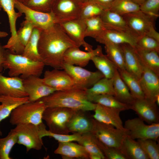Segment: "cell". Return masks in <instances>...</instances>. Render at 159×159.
<instances>
[{"label": "cell", "instance_id": "cell-1", "mask_svg": "<svg viewBox=\"0 0 159 159\" xmlns=\"http://www.w3.org/2000/svg\"><path fill=\"white\" fill-rule=\"evenodd\" d=\"M74 47L78 46L68 37L60 25L56 23L49 28L42 30L38 50L41 61L45 65L61 69H63L64 53L68 49Z\"/></svg>", "mask_w": 159, "mask_h": 159}, {"label": "cell", "instance_id": "cell-2", "mask_svg": "<svg viewBox=\"0 0 159 159\" xmlns=\"http://www.w3.org/2000/svg\"><path fill=\"white\" fill-rule=\"evenodd\" d=\"M86 90L76 88L65 90H57L40 100L47 107H62L76 110L94 111L96 104L87 99Z\"/></svg>", "mask_w": 159, "mask_h": 159}, {"label": "cell", "instance_id": "cell-3", "mask_svg": "<svg viewBox=\"0 0 159 159\" xmlns=\"http://www.w3.org/2000/svg\"><path fill=\"white\" fill-rule=\"evenodd\" d=\"M44 64L42 61H35L22 54L10 53L6 49L4 69L9 70V77H19L22 79L34 75L40 77L42 74Z\"/></svg>", "mask_w": 159, "mask_h": 159}, {"label": "cell", "instance_id": "cell-4", "mask_svg": "<svg viewBox=\"0 0 159 159\" xmlns=\"http://www.w3.org/2000/svg\"><path fill=\"white\" fill-rule=\"evenodd\" d=\"M44 103L39 100L20 105L11 112L10 123L13 125L32 123L36 125L42 122V115L46 108Z\"/></svg>", "mask_w": 159, "mask_h": 159}, {"label": "cell", "instance_id": "cell-5", "mask_svg": "<svg viewBox=\"0 0 159 159\" xmlns=\"http://www.w3.org/2000/svg\"><path fill=\"white\" fill-rule=\"evenodd\" d=\"M76 111L64 107H47L43 113L42 118L48 127V130L51 132L68 134V125Z\"/></svg>", "mask_w": 159, "mask_h": 159}, {"label": "cell", "instance_id": "cell-6", "mask_svg": "<svg viewBox=\"0 0 159 159\" xmlns=\"http://www.w3.org/2000/svg\"><path fill=\"white\" fill-rule=\"evenodd\" d=\"M92 122L91 133L105 145L119 150L124 138L127 135L126 131L98 121L93 117Z\"/></svg>", "mask_w": 159, "mask_h": 159}, {"label": "cell", "instance_id": "cell-7", "mask_svg": "<svg viewBox=\"0 0 159 159\" xmlns=\"http://www.w3.org/2000/svg\"><path fill=\"white\" fill-rule=\"evenodd\" d=\"M40 124H20L13 129L17 135V143L25 146L27 152L32 149L39 150L42 148L43 143L40 133Z\"/></svg>", "mask_w": 159, "mask_h": 159}, {"label": "cell", "instance_id": "cell-8", "mask_svg": "<svg viewBox=\"0 0 159 159\" xmlns=\"http://www.w3.org/2000/svg\"><path fill=\"white\" fill-rule=\"evenodd\" d=\"M124 127L127 135L135 140L152 139L155 140L159 137V123L146 125L139 117L128 119Z\"/></svg>", "mask_w": 159, "mask_h": 159}, {"label": "cell", "instance_id": "cell-9", "mask_svg": "<svg viewBox=\"0 0 159 159\" xmlns=\"http://www.w3.org/2000/svg\"><path fill=\"white\" fill-rule=\"evenodd\" d=\"M63 69L71 77L75 85L78 88L87 89L104 77L99 71L91 72L82 67L64 62Z\"/></svg>", "mask_w": 159, "mask_h": 159}, {"label": "cell", "instance_id": "cell-10", "mask_svg": "<svg viewBox=\"0 0 159 159\" xmlns=\"http://www.w3.org/2000/svg\"><path fill=\"white\" fill-rule=\"evenodd\" d=\"M105 29L95 39L97 42L104 44L111 43L120 44H127L135 47L140 36L129 29L105 27Z\"/></svg>", "mask_w": 159, "mask_h": 159}, {"label": "cell", "instance_id": "cell-11", "mask_svg": "<svg viewBox=\"0 0 159 159\" xmlns=\"http://www.w3.org/2000/svg\"><path fill=\"white\" fill-rule=\"evenodd\" d=\"M14 6L18 12L25 15V20L31 23L34 27L44 30L57 23L52 12L45 13L36 11L16 0Z\"/></svg>", "mask_w": 159, "mask_h": 159}, {"label": "cell", "instance_id": "cell-12", "mask_svg": "<svg viewBox=\"0 0 159 159\" xmlns=\"http://www.w3.org/2000/svg\"><path fill=\"white\" fill-rule=\"evenodd\" d=\"M83 3L79 0H56L52 12L57 23L77 19L80 18Z\"/></svg>", "mask_w": 159, "mask_h": 159}, {"label": "cell", "instance_id": "cell-13", "mask_svg": "<svg viewBox=\"0 0 159 159\" xmlns=\"http://www.w3.org/2000/svg\"><path fill=\"white\" fill-rule=\"evenodd\" d=\"M121 15L128 27L140 37L146 35L151 28L155 27L156 19L140 10Z\"/></svg>", "mask_w": 159, "mask_h": 159}, {"label": "cell", "instance_id": "cell-14", "mask_svg": "<svg viewBox=\"0 0 159 159\" xmlns=\"http://www.w3.org/2000/svg\"><path fill=\"white\" fill-rule=\"evenodd\" d=\"M22 82L30 102L36 101L57 91L46 84L39 77L30 76L22 79Z\"/></svg>", "mask_w": 159, "mask_h": 159}, {"label": "cell", "instance_id": "cell-15", "mask_svg": "<svg viewBox=\"0 0 159 159\" xmlns=\"http://www.w3.org/2000/svg\"><path fill=\"white\" fill-rule=\"evenodd\" d=\"M68 37L79 47L82 46L87 51L93 50L92 46L85 40V21L80 18L58 23Z\"/></svg>", "mask_w": 159, "mask_h": 159}, {"label": "cell", "instance_id": "cell-16", "mask_svg": "<svg viewBox=\"0 0 159 159\" xmlns=\"http://www.w3.org/2000/svg\"><path fill=\"white\" fill-rule=\"evenodd\" d=\"M131 107L139 118L148 124L159 123V109L156 102L145 98L135 99Z\"/></svg>", "mask_w": 159, "mask_h": 159}, {"label": "cell", "instance_id": "cell-17", "mask_svg": "<svg viewBox=\"0 0 159 159\" xmlns=\"http://www.w3.org/2000/svg\"><path fill=\"white\" fill-rule=\"evenodd\" d=\"M143 73L139 82L145 98L156 102L159 95V76L142 64Z\"/></svg>", "mask_w": 159, "mask_h": 159}, {"label": "cell", "instance_id": "cell-18", "mask_svg": "<svg viewBox=\"0 0 159 159\" xmlns=\"http://www.w3.org/2000/svg\"><path fill=\"white\" fill-rule=\"evenodd\" d=\"M59 70L54 69L46 71L43 78L45 83L57 90H65L77 88L69 74L64 70Z\"/></svg>", "mask_w": 159, "mask_h": 159}, {"label": "cell", "instance_id": "cell-19", "mask_svg": "<svg viewBox=\"0 0 159 159\" xmlns=\"http://www.w3.org/2000/svg\"><path fill=\"white\" fill-rule=\"evenodd\" d=\"M79 47H74L68 49L64 54V62L83 67L87 65L93 57L103 54L100 45H98L95 49L87 52L81 50Z\"/></svg>", "mask_w": 159, "mask_h": 159}, {"label": "cell", "instance_id": "cell-20", "mask_svg": "<svg viewBox=\"0 0 159 159\" xmlns=\"http://www.w3.org/2000/svg\"><path fill=\"white\" fill-rule=\"evenodd\" d=\"M3 95L17 98L28 97L23 87L22 79L19 77H5L0 73V96Z\"/></svg>", "mask_w": 159, "mask_h": 159}, {"label": "cell", "instance_id": "cell-21", "mask_svg": "<svg viewBox=\"0 0 159 159\" xmlns=\"http://www.w3.org/2000/svg\"><path fill=\"white\" fill-rule=\"evenodd\" d=\"M93 117L97 121L113 125L115 127L126 131L120 116V110L96 104Z\"/></svg>", "mask_w": 159, "mask_h": 159}, {"label": "cell", "instance_id": "cell-22", "mask_svg": "<svg viewBox=\"0 0 159 159\" xmlns=\"http://www.w3.org/2000/svg\"><path fill=\"white\" fill-rule=\"evenodd\" d=\"M120 45L124 54L125 70L139 79L143 73V66L134 47L127 44Z\"/></svg>", "mask_w": 159, "mask_h": 159}, {"label": "cell", "instance_id": "cell-23", "mask_svg": "<svg viewBox=\"0 0 159 159\" xmlns=\"http://www.w3.org/2000/svg\"><path fill=\"white\" fill-rule=\"evenodd\" d=\"M54 153L61 156L63 159H89V154L85 148L80 144L72 142H58Z\"/></svg>", "mask_w": 159, "mask_h": 159}, {"label": "cell", "instance_id": "cell-24", "mask_svg": "<svg viewBox=\"0 0 159 159\" xmlns=\"http://www.w3.org/2000/svg\"><path fill=\"white\" fill-rule=\"evenodd\" d=\"M16 0H0L2 8L6 13L9 19L11 37L7 43L3 46L6 49H9L15 42L16 39V23L18 18L22 14L15 10V4Z\"/></svg>", "mask_w": 159, "mask_h": 159}, {"label": "cell", "instance_id": "cell-25", "mask_svg": "<svg viewBox=\"0 0 159 159\" xmlns=\"http://www.w3.org/2000/svg\"><path fill=\"white\" fill-rule=\"evenodd\" d=\"M85 112L76 111L68 125L69 133L82 135L91 132L93 126L92 118L88 116Z\"/></svg>", "mask_w": 159, "mask_h": 159}, {"label": "cell", "instance_id": "cell-26", "mask_svg": "<svg viewBox=\"0 0 159 159\" xmlns=\"http://www.w3.org/2000/svg\"><path fill=\"white\" fill-rule=\"evenodd\" d=\"M34 27L30 22L24 20L16 33V40L8 50L12 54H22L29 39Z\"/></svg>", "mask_w": 159, "mask_h": 159}, {"label": "cell", "instance_id": "cell-27", "mask_svg": "<svg viewBox=\"0 0 159 159\" xmlns=\"http://www.w3.org/2000/svg\"><path fill=\"white\" fill-rule=\"evenodd\" d=\"M119 150L126 159H149L138 142L127 135Z\"/></svg>", "mask_w": 159, "mask_h": 159}, {"label": "cell", "instance_id": "cell-28", "mask_svg": "<svg viewBox=\"0 0 159 159\" xmlns=\"http://www.w3.org/2000/svg\"><path fill=\"white\" fill-rule=\"evenodd\" d=\"M112 78L114 96L120 102L131 105L135 99L121 78L117 69Z\"/></svg>", "mask_w": 159, "mask_h": 159}, {"label": "cell", "instance_id": "cell-29", "mask_svg": "<svg viewBox=\"0 0 159 159\" xmlns=\"http://www.w3.org/2000/svg\"><path fill=\"white\" fill-rule=\"evenodd\" d=\"M28 97L17 98L9 96H0V123L9 116L14 109L22 104L29 102ZM2 132L0 130V136Z\"/></svg>", "mask_w": 159, "mask_h": 159}, {"label": "cell", "instance_id": "cell-30", "mask_svg": "<svg viewBox=\"0 0 159 159\" xmlns=\"http://www.w3.org/2000/svg\"><path fill=\"white\" fill-rule=\"evenodd\" d=\"M141 64L159 76V52L134 47Z\"/></svg>", "mask_w": 159, "mask_h": 159}, {"label": "cell", "instance_id": "cell-31", "mask_svg": "<svg viewBox=\"0 0 159 159\" xmlns=\"http://www.w3.org/2000/svg\"><path fill=\"white\" fill-rule=\"evenodd\" d=\"M87 97L88 100L92 102L117 109L121 112L131 109V105L120 102L112 95H87Z\"/></svg>", "mask_w": 159, "mask_h": 159}, {"label": "cell", "instance_id": "cell-32", "mask_svg": "<svg viewBox=\"0 0 159 159\" xmlns=\"http://www.w3.org/2000/svg\"><path fill=\"white\" fill-rule=\"evenodd\" d=\"M42 30L34 27L22 54L23 56L35 61H41L38 53V45Z\"/></svg>", "mask_w": 159, "mask_h": 159}, {"label": "cell", "instance_id": "cell-33", "mask_svg": "<svg viewBox=\"0 0 159 159\" xmlns=\"http://www.w3.org/2000/svg\"><path fill=\"white\" fill-rule=\"evenodd\" d=\"M117 69L120 75L128 87L131 94L135 99L145 98L139 79L125 70Z\"/></svg>", "mask_w": 159, "mask_h": 159}, {"label": "cell", "instance_id": "cell-34", "mask_svg": "<svg viewBox=\"0 0 159 159\" xmlns=\"http://www.w3.org/2000/svg\"><path fill=\"white\" fill-rule=\"evenodd\" d=\"M91 60L96 68L108 79L112 78L117 68L115 64L103 54L93 57Z\"/></svg>", "mask_w": 159, "mask_h": 159}, {"label": "cell", "instance_id": "cell-35", "mask_svg": "<svg viewBox=\"0 0 159 159\" xmlns=\"http://www.w3.org/2000/svg\"><path fill=\"white\" fill-rule=\"evenodd\" d=\"M104 45L107 58L117 69L125 70L124 54L120 44L107 43Z\"/></svg>", "mask_w": 159, "mask_h": 159}, {"label": "cell", "instance_id": "cell-36", "mask_svg": "<svg viewBox=\"0 0 159 159\" xmlns=\"http://www.w3.org/2000/svg\"><path fill=\"white\" fill-rule=\"evenodd\" d=\"M87 95L109 94L114 96L113 78L105 77L101 79L91 87L86 90Z\"/></svg>", "mask_w": 159, "mask_h": 159}, {"label": "cell", "instance_id": "cell-37", "mask_svg": "<svg viewBox=\"0 0 159 159\" xmlns=\"http://www.w3.org/2000/svg\"><path fill=\"white\" fill-rule=\"evenodd\" d=\"M100 16L105 27L130 29L121 15L109 10H104Z\"/></svg>", "mask_w": 159, "mask_h": 159}, {"label": "cell", "instance_id": "cell-38", "mask_svg": "<svg viewBox=\"0 0 159 159\" xmlns=\"http://www.w3.org/2000/svg\"><path fill=\"white\" fill-rule=\"evenodd\" d=\"M85 37L95 39L100 35L105 29L100 16L85 20Z\"/></svg>", "mask_w": 159, "mask_h": 159}, {"label": "cell", "instance_id": "cell-39", "mask_svg": "<svg viewBox=\"0 0 159 159\" xmlns=\"http://www.w3.org/2000/svg\"><path fill=\"white\" fill-rule=\"evenodd\" d=\"M18 141L16 132L10 130L6 137L0 138V159H11L9 154L12 149Z\"/></svg>", "mask_w": 159, "mask_h": 159}, {"label": "cell", "instance_id": "cell-40", "mask_svg": "<svg viewBox=\"0 0 159 159\" xmlns=\"http://www.w3.org/2000/svg\"><path fill=\"white\" fill-rule=\"evenodd\" d=\"M78 142L85 148L89 155L96 154L100 155L102 159H105L97 145L94 136L90 132L82 135L80 140Z\"/></svg>", "mask_w": 159, "mask_h": 159}, {"label": "cell", "instance_id": "cell-41", "mask_svg": "<svg viewBox=\"0 0 159 159\" xmlns=\"http://www.w3.org/2000/svg\"><path fill=\"white\" fill-rule=\"evenodd\" d=\"M109 10L122 15L140 10V6L131 0H117Z\"/></svg>", "mask_w": 159, "mask_h": 159}, {"label": "cell", "instance_id": "cell-42", "mask_svg": "<svg viewBox=\"0 0 159 159\" xmlns=\"http://www.w3.org/2000/svg\"><path fill=\"white\" fill-rule=\"evenodd\" d=\"M40 133L42 138L45 136H49L53 138L58 142H61L72 141L78 142L80 140L82 135L77 133H73L72 135H64L53 133L46 130V126L43 122L40 124Z\"/></svg>", "mask_w": 159, "mask_h": 159}, {"label": "cell", "instance_id": "cell-43", "mask_svg": "<svg viewBox=\"0 0 159 159\" xmlns=\"http://www.w3.org/2000/svg\"><path fill=\"white\" fill-rule=\"evenodd\" d=\"M104 10L97 4L89 1L82 3L80 18L85 20L100 16Z\"/></svg>", "mask_w": 159, "mask_h": 159}, {"label": "cell", "instance_id": "cell-44", "mask_svg": "<svg viewBox=\"0 0 159 159\" xmlns=\"http://www.w3.org/2000/svg\"><path fill=\"white\" fill-rule=\"evenodd\" d=\"M149 159H159V148L156 140L152 139H138L137 141Z\"/></svg>", "mask_w": 159, "mask_h": 159}, {"label": "cell", "instance_id": "cell-45", "mask_svg": "<svg viewBox=\"0 0 159 159\" xmlns=\"http://www.w3.org/2000/svg\"><path fill=\"white\" fill-rule=\"evenodd\" d=\"M56 0H28L24 5L36 11L45 13L52 12Z\"/></svg>", "mask_w": 159, "mask_h": 159}, {"label": "cell", "instance_id": "cell-46", "mask_svg": "<svg viewBox=\"0 0 159 159\" xmlns=\"http://www.w3.org/2000/svg\"><path fill=\"white\" fill-rule=\"evenodd\" d=\"M140 10L156 19L159 16V0H146L140 5Z\"/></svg>", "mask_w": 159, "mask_h": 159}, {"label": "cell", "instance_id": "cell-47", "mask_svg": "<svg viewBox=\"0 0 159 159\" xmlns=\"http://www.w3.org/2000/svg\"><path fill=\"white\" fill-rule=\"evenodd\" d=\"M94 137L97 145L105 156V159H126L119 150L105 145Z\"/></svg>", "mask_w": 159, "mask_h": 159}, {"label": "cell", "instance_id": "cell-48", "mask_svg": "<svg viewBox=\"0 0 159 159\" xmlns=\"http://www.w3.org/2000/svg\"><path fill=\"white\" fill-rule=\"evenodd\" d=\"M136 46L143 49L159 52V42L146 35L139 37Z\"/></svg>", "mask_w": 159, "mask_h": 159}, {"label": "cell", "instance_id": "cell-49", "mask_svg": "<svg viewBox=\"0 0 159 159\" xmlns=\"http://www.w3.org/2000/svg\"><path fill=\"white\" fill-rule=\"evenodd\" d=\"M117 0H87L99 6L104 10H109Z\"/></svg>", "mask_w": 159, "mask_h": 159}, {"label": "cell", "instance_id": "cell-50", "mask_svg": "<svg viewBox=\"0 0 159 159\" xmlns=\"http://www.w3.org/2000/svg\"><path fill=\"white\" fill-rule=\"evenodd\" d=\"M6 49L3 46L0 44V73L2 72L4 68L3 63L5 60Z\"/></svg>", "mask_w": 159, "mask_h": 159}, {"label": "cell", "instance_id": "cell-51", "mask_svg": "<svg viewBox=\"0 0 159 159\" xmlns=\"http://www.w3.org/2000/svg\"><path fill=\"white\" fill-rule=\"evenodd\" d=\"M145 35L150 37L159 42V33L156 30L155 27L151 28Z\"/></svg>", "mask_w": 159, "mask_h": 159}, {"label": "cell", "instance_id": "cell-52", "mask_svg": "<svg viewBox=\"0 0 159 159\" xmlns=\"http://www.w3.org/2000/svg\"><path fill=\"white\" fill-rule=\"evenodd\" d=\"M89 159H102L101 157L98 155L91 154L89 155Z\"/></svg>", "mask_w": 159, "mask_h": 159}, {"label": "cell", "instance_id": "cell-53", "mask_svg": "<svg viewBox=\"0 0 159 159\" xmlns=\"http://www.w3.org/2000/svg\"><path fill=\"white\" fill-rule=\"evenodd\" d=\"M8 35V34L7 32L0 30V38L6 37Z\"/></svg>", "mask_w": 159, "mask_h": 159}, {"label": "cell", "instance_id": "cell-54", "mask_svg": "<svg viewBox=\"0 0 159 159\" xmlns=\"http://www.w3.org/2000/svg\"><path fill=\"white\" fill-rule=\"evenodd\" d=\"M136 4L139 5H141L146 0H131Z\"/></svg>", "mask_w": 159, "mask_h": 159}, {"label": "cell", "instance_id": "cell-55", "mask_svg": "<svg viewBox=\"0 0 159 159\" xmlns=\"http://www.w3.org/2000/svg\"><path fill=\"white\" fill-rule=\"evenodd\" d=\"M18 1L23 4L25 3L28 0H16Z\"/></svg>", "mask_w": 159, "mask_h": 159}, {"label": "cell", "instance_id": "cell-56", "mask_svg": "<svg viewBox=\"0 0 159 159\" xmlns=\"http://www.w3.org/2000/svg\"><path fill=\"white\" fill-rule=\"evenodd\" d=\"M82 3H84L87 1V0H79Z\"/></svg>", "mask_w": 159, "mask_h": 159}, {"label": "cell", "instance_id": "cell-57", "mask_svg": "<svg viewBox=\"0 0 159 159\" xmlns=\"http://www.w3.org/2000/svg\"><path fill=\"white\" fill-rule=\"evenodd\" d=\"M1 8H2V7L0 3V11L1 10Z\"/></svg>", "mask_w": 159, "mask_h": 159}]
</instances>
